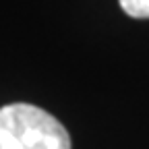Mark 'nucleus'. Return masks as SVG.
Returning <instances> with one entry per match:
<instances>
[{
    "label": "nucleus",
    "instance_id": "obj_1",
    "mask_svg": "<svg viewBox=\"0 0 149 149\" xmlns=\"http://www.w3.org/2000/svg\"><path fill=\"white\" fill-rule=\"evenodd\" d=\"M0 149H70V135L50 112L8 104L0 108Z\"/></svg>",
    "mask_w": 149,
    "mask_h": 149
},
{
    "label": "nucleus",
    "instance_id": "obj_2",
    "mask_svg": "<svg viewBox=\"0 0 149 149\" xmlns=\"http://www.w3.org/2000/svg\"><path fill=\"white\" fill-rule=\"evenodd\" d=\"M120 6L133 19H149V0H120Z\"/></svg>",
    "mask_w": 149,
    "mask_h": 149
}]
</instances>
